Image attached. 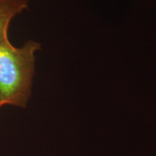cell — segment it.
<instances>
[{
    "instance_id": "obj_1",
    "label": "cell",
    "mask_w": 156,
    "mask_h": 156,
    "mask_svg": "<svg viewBox=\"0 0 156 156\" xmlns=\"http://www.w3.org/2000/svg\"><path fill=\"white\" fill-rule=\"evenodd\" d=\"M38 42L30 40L22 47L11 44L8 36L0 40V107L24 108L31 95Z\"/></svg>"
},
{
    "instance_id": "obj_2",
    "label": "cell",
    "mask_w": 156,
    "mask_h": 156,
    "mask_svg": "<svg viewBox=\"0 0 156 156\" xmlns=\"http://www.w3.org/2000/svg\"><path fill=\"white\" fill-rule=\"evenodd\" d=\"M30 0H0V40L8 36L11 21L28 9Z\"/></svg>"
},
{
    "instance_id": "obj_3",
    "label": "cell",
    "mask_w": 156,
    "mask_h": 156,
    "mask_svg": "<svg viewBox=\"0 0 156 156\" xmlns=\"http://www.w3.org/2000/svg\"><path fill=\"white\" fill-rule=\"evenodd\" d=\"M0 108H1V107H0Z\"/></svg>"
}]
</instances>
